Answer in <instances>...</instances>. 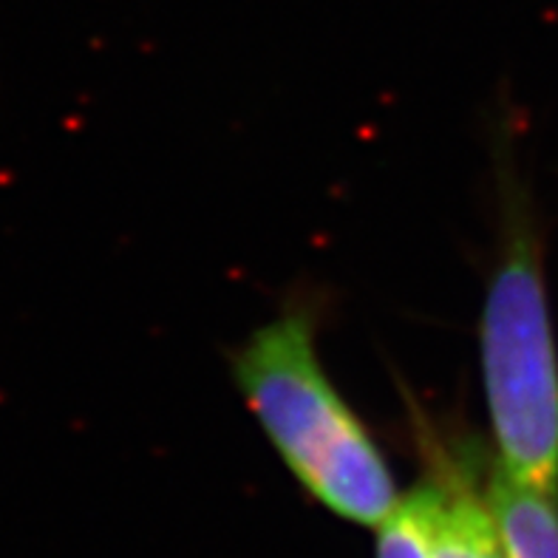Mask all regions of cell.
<instances>
[{
	"instance_id": "6da1fadb",
	"label": "cell",
	"mask_w": 558,
	"mask_h": 558,
	"mask_svg": "<svg viewBox=\"0 0 558 558\" xmlns=\"http://www.w3.org/2000/svg\"><path fill=\"white\" fill-rule=\"evenodd\" d=\"M235 386L298 485L329 513L380 527L400 505L395 474L324 372L306 310L262 326L233 357Z\"/></svg>"
},
{
	"instance_id": "7a4b0ae2",
	"label": "cell",
	"mask_w": 558,
	"mask_h": 558,
	"mask_svg": "<svg viewBox=\"0 0 558 558\" xmlns=\"http://www.w3.org/2000/svg\"><path fill=\"white\" fill-rule=\"evenodd\" d=\"M482 383L496 468L558 496V361L542 244L527 207L505 202L502 250L480 320Z\"/></svg>"
},
{
	"instance_id": "3957f363",
	"label": "cell",
	"mask_w": 558,
	"mask_h": 558,
	"mask_svg": "<svg viewBox=\"0 0 558 558\" xmlns=\"http://www.w3.org/2000/svg\"><path fill=\"white\" fill-rule=\"evenodd\" d=\"M488 502L508 558H558V496L510 480L499 468L488 474Z\"/></svg>"
},
{
	"instance_id": "277c9868",
	"label": "cell",
	"mask_w": 558,
	"mask_h": 558,
	"mask_svg": "<svg viewBox=\"0 0 558 558\" xmlns=\"http://www.w3.org/2000/svg\"><path fill=\"white\" fill-rule=\"evenodd\" d=\"M377 558H432L423 517L409 494L377 527Z\"/></svg>"
}]
</instances>
